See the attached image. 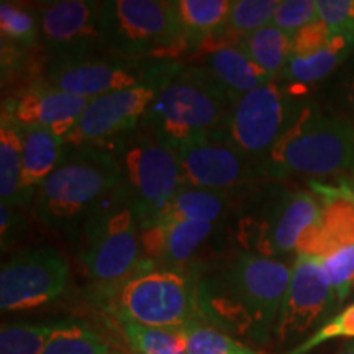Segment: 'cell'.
<instances>
[{
    "instance_id": "cell-1",
    "label": "cell",
    "mask_w": 354,
    "mask_h": 354,
    "mask_svg": "<svg viewBox=\"0 0 354 354\" xmlns=\"http://www.w3.org/2000/svg\"><path fill=\"white\" fill-rule=\"evenodd\" d=\"M290 277L292 266L286 261L243 251L214 276L197 281L202 322L230 336L268 344Z\"/></svg>"
},
{
    "instance_id": "cell-2",
    "label": "cell",
    "mask_w": 354,
    "mask_h": 354,
    "mask_svg": "<svg viewBox=\"0 0 354 354\" xmlns=\"http://www.w3.org/2000/svg\"><path fill=\"white\" fill-rule=\"evenodd\" d=\"M234 104L209 71L179 64L159 88L138 130L179 148L218 135Z\"/></svg>"
},
{
    "instance_id": "cell-3",
    "label": "cell",
    "mask_w": 354,
    "mask_h": 354,
    "mask_svg": "<svg viewBox=\"0 0 354 354\" xmlns=\"http://www.w3.org/2000/svg\"><path fill=\"white\" fill-rule=\"evenodd\" d=\"M354 127L307 102L264 161L269 179L287 176L331 177L351 171Z\"/></svg>"
},
{
    "instance_id": "cell-4",
    "label": "cell",
    "mask_w": 354,
    "mask_h": 354,
    "mask_svg": "<svg viewBox=\"0 0 354 354\" xmlns=\"http://www.w3.org/2000/svg\"><path fill=\"white\" fill-rule=\"evenodd\" d=\"M120 189L117 154L92 146L74 148L38 187L37 212L51 227L71 228L86 221Z\"/></svg>"
},
{
    "instance_id": "cell-5",
    "label": "cell",
    "mask_w": 354,
    "mask_h": 354,
    "mask_svg": "<svg viewBox=\"0 0 354 354\" xmlns=\"http://www.w3.org/2000/svg\"><path fill=\"white\" fill-rule=\"evenodd\" d=\"M113 320L156 328H187L202 322L197 281L174 269H148L112 290L97 292Z\"/></svg>"
},
{
    "instance_id": "cell-6",
    "label": "cell",
    "mask_w": 354,
    "mask_h": 354,
    "mask_svg": "<svg viewBox=\"0 0 354 354\" xmlns=\"http://www.w3.org/2000/svg\"><path fill=\"white\" fill-rule=\"evenodd\" d=\"M140 233V221L123 189L86 220L81 259L99 292L154 269V263L143 258Z\"/></svg>"
},
{
    "instance_id": "cell-7",
    "label": "cell",
    "mask_w": 354,
    "mask_h": 354,
    "mask_svg": "<svg viewBox=\"0 0 354 354\" xmlns=\"http://www.w3.org/2000/svg\"><path fill=\"white\" fill-rule=\"evenodd\" d=\"M322 212L315 196L281 185H266L245 202L238 216L236 241L246 253L266 258L297 251L300 236Z\"/></svg>"
},
{
    "instance_id": "cell-8",
    "label": "cell",
    "mask_w": 354,
    "mask_h": 354,
    "mask_svg": "<svg viewBox=\"0 0 354 354\" xmlns=\"http://www.w3.org/2000/svg\"><path fill=\"white\" fill-rule=\"evenodd\" d=\"M105 50L131 59L176 63L190 50L174 2L109 0L102 2Z\"/></svg>"
},
{
    "instance_id": "cell-9",
    "label": "cell",
    "mask_w": 354,
    "mask_h": 354,
    "mask_svg": "<svg viewBox=\"0 0 354 354\" xmlns=\"http://www.w3.org/2000/svg\"><path fill=\"white\" fill-rule=\"evenodd\" d=\"M302 95V86L277 81L248 92L233 105L214 138L232 145L264 166L274 145L308 102Z\"/></svg>"
},
{
    "instance_id": "cell-10",
    "label": "cell",
    "mask_w": 354,
    "mask_h": 354,
    "mask_svg": "<svg viewBox=\"0 0 354 354\" xmlns=\"http://www.w3.org/2000/svg\"><path fill=\"white\" fill-rule=\"evenodd\" d=\"M122 189L130 201L140 230L154 223L183 185L179 154L148 133L136 131L117 153Z\"/></svg>"
},
{
    "instance_id": "cell-11",
    "label": "cell",
    "mask_w": 354,
    "mask_h": 354,
    "mask_svg": "<svg viewBox=\"0 0 354 354\" xmlns=\"http://www.w3.org/2000/svg\"><path fill=\"white\" fill-rule=\"evenodd\" d=\"M179 63H171L165 73L141 86L88 100L74 130L64 138L66 148L109 149L117 140L138 131L145 113L156 99L159 88Z\"/></svg>"
},
{
    "instance_id": "cell-12",
    "label": "cell",
    "mask_w": 354,
    "mask_h": 354,
    "mask_svg": "<svg viewBox=\"0 0 354 354\" xmlns=\"http://www.w3.org/2000/svg\"><path fill=\"white\" fill-rule=\"evenodd\" d=\"M167 61L131 59L113 53L84 59L53 63L46 74V86L86 100L127 91L158 77L169 68Z\"/></svg>"
},
{
    "instance_id": "cell-13",
    "label": "cell",
    "mask_w": 354,
    "mask_h": 354,
    "mask_svg": "<svg viewBox=\"0 0 354 354\" xmlns=\"http://www.w3.org/2000/svg\"><path fill=\"white\" fill-rule=\"evenodd\" d=\"M69 282V264L55 248L13 254L0 271L2 312H26L55 302Z\"/></svg>"
},
{
    "instance_id": "cell-14",
    "label": "cell",
    "mask_w": 354,
    "mask_h": 354,
    "mask_svg": "<svg viewBox=\"0 0 354 354\" xmlns=\"http://www.w3.org/2000/svg\"><path fill=\"white\" fill-rule=\"evenodd\" d=\"M38 19L41 39L53 63L84 59L105 50L102 2H48L39 8Z\"/></svg>"
},
{
    "instance_id": "cell-15",
    "label": "cell",
    "mask_w": 354,
    "mask_h": 354,
    "mask_svg": "<svg viewBox=\"0 0 354 354\" xmlns=\"http://www.w3.org/2000/svg\"><path fill=\"white\" fill-rule=\"evenodd\" d=\"M336 307L338 304L323 274L320 259L297 254L272 338L277 346L300 339Z\"/></svg>"
},
{
    "instance_id": "cell-16",
    "label": "cell",
    "mask_w": 354,
    "mask_h": 354,
    "mask_svg": "<svg viewBox=\"0 0 354 354\" xmlns=\"http://www.w3.org/2000/svg\"><path fill=\"white\" fill-rule=\"evenodd\" d=\"M176 151L183 171V185L189 187L228 192L268 177L261 162L216 138L185 143Z\"/></svg>"
},
{
    "instance_id": "cell-17",
    "label": "cell",
    "mask_w": 354,
    "mask_h": 354,
    "mask_svg": "<svg viewBox=\"0 0 354 354\" xmlns=\"http://www.w3.org/2000/svg\"><path fill=\"white\" fill-rule=\"evenodd\" d=\"M87 104L82 97L50 86H33L3 110L21 128L43 127L64 140L77 125Z\"/></svg>"
},
{
    "instance_id": "cell-18",
    "label": "cell",
    "mask_w": 354,
    "mask_h": 354,
    "mask_svg": "<svg viewBox=\"0 0 354 354\" xmlns=\"http://www.w3.org/2000/svg\"><path fill=\"white\" fill-rule=\"evenodd\" d=\"M313 187L326 198L318 218L300 236L297 254L322 259L354 245V201L342 189L320 187L317 184Z\"/></svg>"
},
{
    "instance_id": "cell-19",
    "label": "cell",
    "mask_w": 354,
    "mask_h": 354,
    "mask_svg": "<svg viewBox=\"0 0 354 354\" xmlns=\"http://www.w3.org/2000/svg\"><path fill=\"white\" fill-rule=\"evenodd\" d=\"M215 227L205 221H154L140 230L145 258L174 269L192 259Z\"/></svg>"
},
{
    "instance_id": "cell-20",
    "label": "cell",
    "mask_w": 354,
    "mask_h": 354,
    "mask_svg": "<svg viewBox=\"0 0 354 354\" xmlns=\"http://www.w3.org/2000/svg\"><path fill=\"white\" fill-rule=\"evenodd\" d=\"M202 68L225 88V92L238 102L248 92L276 81L259 69L238 46L233 44H203Z\"/></svg>"
},
{
    "instance_id": "cell-21",
    "label": "cell",
    "mask_w": 354,
    "mask_h": 354,
    "mask_svg": "<svg viewBox=\"0 0 354 354\" xmlns=\"http://www.w3.org/2000/svg\"><path fill=\"white\" fill-rule=\"evenodd\" d=\"M21 190L25 198L57 169L66 156L61 136L43 127L21 128Z\"/></svg>"
},
{
    "instance_id": "cell-22",
    "label": "cell",
    "mask_w": 354,
    "mask_h": 354,
    "mask_svg": "<svg viewBox=\"0 0 354 354\" xmlns=\"http://www.w3.org/2000/svg\"><path fill=\"white\" fill-rule=\"evenodd\" d=\"M230 192L180 185L156 221H205L215 223L227 214Z\"/></svg>"
},
{
    "instance_id": "cell-23",
    "label": "cell",
    "mask_w": 354,
    "mask_h": 354,
    "mask_svg": "<svg viewBox=\"0 0 354 354\" xmlns=\"http://www.w3.org/2000/svg\"><path fill=\"white\" fill-rule=\"evenodd\" d=\"M177 19L190 50H201L216 37L227 21L232 0H174Z\"/></svg>"
},
{
    "instance_id": "cell-24",
    "label": "cell",
    "mask_w": 354,
    "mask_h": 354,
    "mask_svg": "<svg viewBox=\"0 0 354 354\" xmlns=\"http://www.w3.org/2000/svg\"><path fill=\"white\" fill-rule=\"evenodd\" d=\"M353 50L354 37L335 35L331 41L323 50L317 51L315 55H310L307 57H292L279 76V81L302 87L308 86V84H315L330 76Z\"/></svg>"
},
{
    "instance_id": "cell-25",
    "label": "cell",
    "mask_w": 354,
    "mask_h": 354,
    "mask_svg": "<svg viewBox=\"0 0 354 354\" xmlns=\"http://www.w3.org/2000/svg\"><path fill=\"white\" fill-rule=\"evenodd\" d=\"M21 127L6 110L0 127V198L2 205L20 207L26 198L21 190Z\"/></svg>"
},
{
    "instance_id": "cell-26",
    "label": "cell",
    "mask_w": 354,
    "mask_h": 354,
    "mask_svg": "<svg viewBox=\"0 0 354 354\" xmlns=\"http://www.w3.org/2000/svg\"><path fill=\"white\" fill-rule=\"evenodd\" d=\"M277 7L279 2L276 0H232V7L221 32L205 43L236 46L250 35L271 25Z\"/></svg>"
},
{
    "instance_id": "cell-27",
    "label": "cell",
    "mask_w": 354,
    "mask_h": 354,
    "mask_svg": "<svg viewBox=\"0 0 354 354\" xmlns=\"http://www.w3.org/2000/svg\"><path fill=\"white\" fill-rule=\"evenodd\" d=\"M236 46L266 74L279 79L290 61L292 37L271 24L250 35Z\"/></svg>"
},
{
    "instance_id": "cell-28",
    "label": "cell",
    "mask_w": 354,
    "mask_h": 354,
    "mask_svg": "<svg viewBox=\"0 0 354 354\" xmlns=\"http://www.w3.org/2000/svg\"><path fill=\"white\" fill-rule=\"evenodd\" d=\"M135 354H187L184 328H156L127 320H115Z\"/></svg>"
},
{
    "instance_id": "cell-29",
    "label": "cell",
    "mask_w": 354,
    "mask_h": 354,
    "mask_svg": "<svg viewBox=\"0 0 354 354\" xmlns=\"http://www.w3.org/2000/svg\"><path fill=\"white\" fill-rule=\"evenodd\" d=\"M102 336L77 322H57L41 354H112Z\"/></svg>"
},
{
    "instance_id": "cell-30",
    "label": "cell",
    "mask_w": 354,
    "mask_h": 354,
    "mask_svg": "<svg viewBox=\"0 0 354 354\" xmlns=\"http://www.w3.org/2000/svg\"><path fill=\"white\" fill-rule=\"evenodd\" d=\"M56 323H3L0 354H41Z\"/></svg>"
},
{
    "instance_id": "cell-31",
    "label": "cell",
    "mask_w": 354,
    "mask_h": 354,
    "mask_svg": "<svg viewBox=\"0 0 354 354\" xmlns=\"http://www.w3.org/2000/svg\"><path fill=\"white\" fill-rule=\"evenodd\" d=\"M185 330L187 354H264L245 346L209 323H192Z\"/></svg>"
},
{
    "instance_id": "cell-32",
    "label": "cell",
    "mask_w": 354,
    "mask_h": 354,
    "mask_svg": "<svg viewBox=\"0 0 354 354\" xmlns=\"http://www.w3.org/2000/svg\"><path fill=\"white\" fill-rule=\"evenodd\" d=\"M0 30L2 38L24 48L38 46L41 38L39 19L26 8L13 6L6 0L0 3Z\"/></svg>"
},
{
    "instance_id": "cell-33",
    "label": "cell",
    "mask_w": 354,
    "mask_h": 354,
    "mask_svg": "<svg viewBox=\"0 0 354 354\" xmlns=\"http://www.w3.org/2000/svg\"><path fill=\"white\" fill-rule=\"evenodd\" d=\"M320 263L339 307L354 289V245L322 258Z\"/></svg>"
},
{
    "instance_id": "cell-34",
    "label": "cell",
    "mask_w": 354,
    "mask_h": 354,
    "mask_svg": "<svg viewBox=\"0 0 354 354\" xmlns=\"http://www.w3.org/2000/svg\"><path fill=\"white\" fill-rule=\"evenodd\" d=\"M338 338L354 339V302L339 310L336 315L326 320L320 328L313 331L307 339H304L302 343L290 349L287 354H307L312 349Z\"/></svg>"
},
{
    "instance_id": "cell-35",
    "label": "cell",
    "mask_w": 354,
    "mask_h": 354,
    "mask_svg": "<svg viewBox=\"0 0 354 354\" xmlns=\"http://www.w3.org/2000/svg\"><path fill=\"white\" fill-rule=\"evenodd\" d=\"M318 20L317 0H284L272 17V25L294 37L299 30Z\"/></svg>"
},
{
    "instance_id": "cell-36",
    "label": "cell",
    "mask_w": 354,
    "mask_h": 354,
    "mask_svg": "<svg viewBox=\"0 0 354 354\" xmlns=\"http://www.w3.org/2000/svg\"><path fill=\"white\" fill-rule=\"evenodd\" d=\"M318 20L335 35L354 37V0H317Z\"/></svg>"
},
{
    "instance_id": "cell-37",
    "label": "cell",
    "mask_w": 354,
    "mask_h": 354,
    "mask_svg": "<svg viewBox=\"0 0 354 354\" xmlns=\"http://www.w3.org/2000/svg\"><path fill=\"white\" fill-rule=\"evenodd\" d=\"M335 33L322 20H315L292 37V57H307L323 50L331 41Z\"/></svg>"
},
{
    "instance_id": "cell-38",
    "label": "cell",
    "mask_w": 354,
    "mask_h": 354,
    "mask_svg": "<svg viewBox=\"0 0 354 354\" xmlns=\"http://www.w3.org/2000/svg\"><path fill=\"white\" fill-rule=\"evenodd\" d=\"M20 215L13 212V207H0V236H2V248L6 250L8 243H12L13 236L19 233Z\"/></svg>"
},
{
    "instance_id": "cell-39",
    "label": "cell",
    "mask_w": 354,
    "mask_h": 354,
    "mask_svg": "<svg viewBox=\"0 0 354 354\" xmlns=\"http://www.w3.org/2000/svg\"><path fill=\"white\" fill-rule=\"evenodd\" d=\"M342 190L349 198H353L354 201V159H353V166H351V171H349V180L346 184L343 185Z\"/></svg>"
},
{
    "instance_id": "cell-40",
    "label": "cell",
    "mask_w": 354,
    "mask_h": 354,
    "mask_svg": "<svg viewBox=\"0 0 354 354\" xmlns=\"http://www.w3.org/2000/svg\"><path fill=\"white\" fill-rule=\"evenodd\" d=\"M336 354H354V339H353V342L344 343Z\"/></svg>"
},
{
    "instance_id": "cell-41",
    "label": "cell",
    "mask_w": 354,
    "mask_h": 354,
    "mask_svg": "<svg viewBox=\"0 0 354 354\" xmlns=\"http://www.w3.org/2000/svg\"><path fill=\"white\" fill-rule=\"evenodd\" d=\"M349 105H351L353 113H354V82H353V86H351V92H349Z\"/></svg>"
},
{
    "instance_id": "cell-42",
    "label": "cell",
    "mask_w": 354,
    "mask_h": 354,
    "mask_svg": "<svg viewBox=\"0 0 354 354\" xmlns=\"http://www.w3.org/2000/svg\"><path fill=\"white\" fill-rule=\"evenodd\" d=\"M113 354H122V353H117V351H115V353H113Z\"/></svg>"
},
{
    "instance_id": "cell-43",
    "label": "cell",
    "mask_w": 354,
    "mask_h": 354,
    "mask_svg": "<svg viewBox=\"0 0 354 354\" xmlns=\"http://www.w3.org/2000/svg\"><path fill=\"white\" fill-rule=\"evenodd\" d=\"M113 353H115V351H113ZM113 353H112V354H113Z\"/></svg>"
}]
</instances>
